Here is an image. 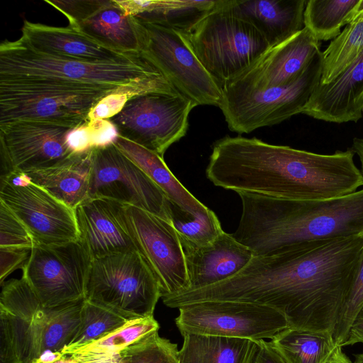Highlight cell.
I'll return each mask as SVG.
<instances>
[{
	"label": "cell",
	"mask_w": 363,
	"mask_h": 363,
	"mask_svg": "<svg viewBox=\"0 0 363 363\" xmlns=\"http://www.w3.org/2000/svg\"><path fill=\"white\" fill-rule=\"evenodd\" d=\"M363 235L254 256L238 274L183 294L185 303L210 300L265 305L281 312L289 328L333 335L357 270Z\"/></svg>",
	"instance_id": "obj_1"
},
{
	"label": "cell",
	"mask_w": 363,
	"mask_h": 363,
	"mask_svg": "<svg viewBox=\"0 0 363 363\" xmlns=\"http://www.w3.org/2000/svg\"><path fill=\"white\" fill-rule=\"evenodd\" d=\"M352 149L318 154L256 138L225 136L212 147L206 177L216 186L278 199L317 201L352 194L363 175Z\"/></svg>",
	"instance_id": "obj_2"
},
{
	"label": "cell",
	"mask_w": 363,
	"mask_h": 363,
	"mask_svg": "<svg viewBox=\"0 0 363 363\" xmlns=\"http://www.w3.org/2000/svg\"><path fill=\"white\" fill-rule=\"evenodd\" d=\"M242 214L232 235L254 256H267L313 243L363 235V189L317 201L289 200L237 192Z\"/></svg>",
	"instance_id": "obj_3"
},
{
	"label": "cell",
	"mask_w": 363,
	"mask_h": 363,
	"mask_svg": "<svg viewBox=\"0 0 363 363\" xmlns=\"http://www.w3.org/2000/svg\"><path fill=\"white\" fill-rule=\"evenodd\" d=\"M0 80H30L111 93L146 86L179 94L162 72L143 55L113 62L55 57L29 47L20 38L0 44Z\"/></svg>",
	"instance_id": "obj_4"
},
{
	"label": "cell",
	"mask_w": 363,
	"mask_h": 363,
	"mask_svg": "<svg viewBox=\"0 0 363 363\" xmlns=\"http://www.w3.org/2000/svg\"><path fill=\"white\" fill-rule=\"evenodd\" d=\"M183 34L203 67L221 87L251 67L270 48L253 25L227 7L226 0H218L190 32Z\"/></svg>",
	"instance_id": "obj_5"
},
{
	"label": "cell",
	"mask_w": 363,
	"mask_h": 363,
	"mask_svg": "<svg viewBox=\"0 0 363 363\" xmlns=\"http://www.w3.org/2000/svg\"><path fill=\"white\" fill-rule=\"evenodd\" d=\"M322 69L320 51L303 72L286 85L256 89L225 84L219 108L229 129L240 134L249 133L301 113L320 83Z\"/></svg>",
	"instance_id": "obj_6"
},
{
	"label": "cell",
	"mask_w": 363,
	"mask_h": 363,
	"mask_svg": "<svg viewBox=\"0 0 363 363\" xmlns=\"http://www.w3.org/2000/svg\"><path fill=\"white\" fill-rule=\"evenodd\" d=\"M160 298L157 279L138 251L92 259L85 299L136 319L153 316Z\"/></svg>",
	"instance_id": "obj_7"
},
{
	"label": "cell",
	"mask_w": 363,
	"mask_h": 363,
	"mask_svg": "<svg viewBox=\"0 0 363 363\" xmlns=\"http://www.w3.org/2000/svg\"><path fill=\"white\" fill-rule=\"evenodd\" d=\"M107 94L29 80H0V124L14 121L52 123L74 128L88 121Z\"/></svg>",
	"instance_id": "obj_8"
},
{
	"label": "cell",
	"mask_w": 363,
	"mask_h": 363,
	"mask_svg": "<svg viewBox=\"0 0 363 363\" xmlns=\"http://www.w3.org/2000/svg\"><path fill=\"white\" fill-rule=\"evenodd\" d=\"M176 325L182 336L187 334L250 339H272L289 328L278 310L255 303L210 300L178 308Z\"/></svg>",
	"instance_id": "obj_9"
},
{
	"label": "cell",
	"mask_w": 363,
	"mask_h": 363,
	"mask_svg": "<svg viewBox=\"0 0 363 363\" xmlns=\"http://www.w3.org/2000/svg\"><path fill=\"white\" fill-rule=\"evenodd\" d=\"M196 106L182 94L145 93L130 98L109 120L119 135L163 157L186 134L189 116Z\"/></svg>",
	"instance_id": "obj_10"
},
{
	"label": "cell",
	"mask_w": 363,
	"mask_h": 363,
	"mask_svg": "<svg viewBox=\"0 0 363 363\" xmlns=\"http://www.w3.org/2000/svg\"><path fill=\"white\" fill-rule=\"evenodd\" d=\"M91 261L79 240L35 244L22 268V277L44 307H55L84 299Z\"/></svg>",
	"instance_id": "obj_11"
},
{
	"label": "cell",
	"mask_w": 363,
	"mask_h": 363,
	"mask_svg": "<svg viewBox=\"0 0 363 363\" xmlns=\"http://www.w3.org/2000/svg\"><path fill=\"white\" fill-rule=\"evenodd\" d=\"M140 22L145 30L141 55L156 66L182 95L198 106L219 107L222 87L203 67L184 35L162 26Z\"/></svg>",
	"instance_id": "obj_12"
},
{
	"label": "cell",
	"mask_w": 363,
	"mask_h": 363,
	"mask_svg": "<svg viewBox=\"0 0 363 363\" xmlns=\"http://www.w3.org/2000/svg\"><path fill=\"white\" fill-rule=\"evenodd\" d=\"M89 197H104L141 208L172 224L165 193L115 144L91 150Z\"/></svg>",
	"instance_id": "obj_13"
},
{
	"label": "cell",
	"mask_w": 363,
	"mask_h": 363,
	"mask_svg": "<svg viewBox=\"0 0 363 363\" xmlns=\"http://www.w3.org/2000/svg\"><path fill=\"white\" fill-rule=\"evenodd\" d=\"M0 201L27 227L35 244L79 241L74 210L30 182L24 173L13 171L1 175Z\"/></svg>",
	"instance_id": "obj_14"
},
{
	"label": "cell",
	"mask_w": 363,
	"mask_h": 363,
	"mask_svg": "<svg viewBox=\"0 0 363 363\" xmlns=\"http://www.w3.org/2000/svg\"><path fill=\"white\" fill-rule=\"evenodd\" d=\"M122 216L137 251L157 279L161 298L188 290L185 255L173 224L124 203Z\"/></svg>",
	"instance_id": "obj_15"
},
{
	"label": "cell",
	"mask_w": 363,
	"mask_h": 363,
	"mask_svg": "<svg viewBox=\"0 0 363 363\" xmlns=\"http://www.w3.org/2000/svg\"><path fill=\"white\" fill-rule=\"evenodd\" d=\"M72 128L23 120L0 124L1 155L6 169L2 175L48 168L77 155L67 143Z\"/></svg>",
	"instance_id": "obj_16"
},
{
	"label": "cell",
	"mask_w": 363,
	"mask_h": 363,
	"mask_svg": "<svg viewBox=\"0 0 363 363\" xmlns=\"http://www.w3.org/2000/svg\"><path fill=\"white\" fill-rule=\"evenodd\" d=\"M43 306L23 277L1 285L0 363H32L38 357L35 323Z\"/></svg>",
	"instance_id": "obj_17"
},
{
	"label": "cell",
	"mask_w": 363,
	"mask_h": 363,
	"mask_svg": "<svg viewBox=\"0 0 363 363\" xmlns=\"http://www.w3.org/2000/svg\"><path fill=\"white\" fill-rule=\"evenodd\" d=\"M123 203L89 197L74 208L79 241L91 259L137 251L122 216Z\"/></svg>",
	"instance_id": "obj_18"
},
{
	"label": "cell",
	"mask_w": 363,
	"mask_h": 363,
	"mask_svg": "<svg viewBox=\"0 0 363 363\" xmlns=\"http://www.w3.org/2000/svg\"><path fill=\"white\" fill-rule=\"evenodd\" d=\"M320 51V42L304 27L269 48L251 67L228 83L256 89L286 85L297 78Z\"/></svg>",
	"instance_id": "obj_19"
},
{
	"label": "cell",
	"mask_w": 363,
	"mask_h": 363,
	"mask_svg": "<svg viewBox=\"0 0 363 363\" xmlns=\"http://www.w3.org/2000/svg\"><path fill=\"white\" fill-rule=\"evenodd\" d=\"M21 33V38L29 47L55 57L113 62L138 56L113 50L70 26L57 27L24 20Z\"/></svg>",
	"instance_id": "obj_20"
},
{
	"label": "cell",
	"mask_w": 363,
	"mask_h": 363,
	"mask_svg": "<svg viewBox=\"0 0 363 363\" xmlns=\"http://www.w3.org/2000/svg\"><path fill=\"white\" fill-rule=\"evenodd\" d=\"M363 111V51L330 83H319L301 113L326 122H357Z\"/></svg>",
	"instance_id": "obj_21"
},
{
	"label": "cell",
	"mask_w": 363,
	"mask_h": 363,
	"mask_svg": "<svg viewBox=\"0 0 363 363\" xmlns=\"http://www.w3.org/2000/svg\"><path fill=\"white\" fill-rule=\"evenodd\" d=\"M182 247L189 279L186 291L209 286L233 277L254 257L247 247L225 232L206 246Z\"/></svg>",
	"instance_id": "obj_22"
},
{
	"label": "cell",
	"mask_w": 363,
	"mask_h": 363,
	"mask_svg": "<svg viewBox=\"0 0 363 363\" xmlns=\"http://www.w3.org/2000/svg\"><path fill=\"white\" fill-rule=\"evenodd\" d=\"M306 0H226L227 7L253 25L270 48L304 28Z\"/></svg>",
	"instance_id": "obj_23"
},
{
	"label": "cell",
	"mask_w": 363,
	"mask_h": 363,
	"mask_svg": "<svg viewBox=\"0 0 363 363\" xmlns=\"http://www.w3.org/2000/svg\"><path fill=\"white\" fill-rule=\"evenodd\" d=\"M70 26L113 50L141 55L145 42L144 27L114 0H106L92 15Z\"/></svg>",
	"instance_id": "obj_24"
},
{
	"label": "cell",
	"mask_w": 363,
	"mask_h": 363,
	"mask_svg": "<svg viewBox=\"0 0 363 363\" xmlns=\"http://www.w3.org/2000/svg\"><path fill=\"white\" fill-rule=\"evenodd\" d=\"M91 150L77 154L53 167L23 173L30 182L74 210L88 198Z\"/></svg>",
	"instance_id": "obj_25"
},
{
	"label": "cell",
	"mask_w": 363,
	"mask_h": 363,
	"mask_svg": "<svg viewBox=\"0 0 363 363\" xmlns=\"http://www.w3.org/2000/svg\"><path fill=\"white\" fill-rule=\"evenodd\" d=\"M127 14L140 21L188 33L217 4L218 0L137 1L114 0Z\"/></svg>",
	"instance_id": "obj_26"
},
{
	"label": "cell",
	"mask_w": 363,
	"mask_h": 363,
	"mask_svg": "<svg viewBox=\"0 0 363 363\" xmlns=\"http://www.w3.org/2000/svg\"><path fill=\"white\" fill-rule=\"evenodd\" d=\"M114 144L165 193L172 203L183 211L197 217L209 210L175 177L163 157L121 135Z\"/></svg>",
	"instance_id": "obj_27"
},
{
	"label": "cell",
	"mask_w": 363,
	"mask_h": 363,
	"mask_svg": "<svg viewBox=\"0 0 363 363\" xmlns=\"http://www.w3.org/2000/svg\"><path fill=\"white\" fill-rule=\"evenodd\" d=\"M178 353V363H250L255 340L187 334Z\"/></svg>",
	"instance_id": "obj_28"
},
{
	"label": "cell",
	"mask_w": 363,
	"mask_h": 363,
	"mask_svg": "<svg viewBox=\"0 0 363 363\" xmlns=\"http://www.w3.org/2000/svg\"><path fill=\"white\" fill-rule=\"evenodd\" d=\"M84 300L43 306L36 318L38 357L46 350L61 352L72 340L81 324Z\"/></svg>",
	"instance_id": "obj_29"
},
{
	"label": "cell",
	"mask_w": 363,
	"mask_h": 363,
	"mask_svg": "<svg viewBox=\"0 0 363 363\" xmlns=\"http://www.w3.org/2000/svg\"><path fill=\"white\" fill-rule=\"evenodd\" d=\"M177 345L152 333L119 350L70 354L76 363H178Z\"/></svg>",
	"instance_id": "obj_30"
},
{
	"label": "cell",
	"mask_w": 363,
	"mask_h": 363,
	"mask_svg": "<svg viewBox=\"0 0 363 363\" xmlns=\"http://www.w3.org/2000/svg\"><path fill=\"white\" fill-rule=\"evenodd\" d=\"M287 363H328L338 346L329 332L286 328L272 339Z\"/></svg>",
	"instance_id": "obj_31"
},
{
	"label": "cell",
	"mask_w": 363,
	"mask_h": 363,
	"mask_svg": "<svg viewBox=\"0 0 363 363\" xmlns=\"http://www.w3.org/2000/svg\"><path fill=\"white\" fill-rule=\"evenodd\" d=\"M363 8V0L307 1L303 23L318 40H333Z\"/></svg>",
	"instance_id": "obj_32"
},
{
	"label": "cell",
	"mask_w": 363,
	"mask_h": 363,
	"mask_svg": "<svg viewBox=\"0 0 363 363\" xmlns=\"http://www.w3.org/2000/svg\"><path fill=\"white\" fill-rule=\"evenodd\" d=\"M363 51V8L322 52L320 83L332 82L347 69Z\"/></svg>",
	"instance_id": "obj_33"
},
{
	"label": "cell",
	"mask_w": 363,
	"mask_h": 363,
	"mask_svg": "<svg viewBox=\"0 0 363 363\" xmlns=\"http://www.w3.org/2000/svg\"><path fill=\"white\" fill-rule=\"evenodd\" d=\"M131 319L104 305L84 298L79 328L72 339L61 351L70 354L121 328Z\"/></svg>",
	"instance_id": "obj_34"
},
{
	"label": "cell",
	"mask_w": 363,
	"mask_h": 363,
	"mask_svg": "<svg viewBox=\"0 0 363 363\" xmlns=\"http://www.w3.org/2000/svg\"><path fill=\"white\" fill-rule=\"evenodd\" d=\"M172 224L182 247L199 248L214 241L224 231L215 213L209 209L193 217L172 203Z\"/></svg>",
	"instance_id": "obj_35"
},
{
	"label": "cell",
	"mask_w": 363,
	"mask_h": 363,
	"mask_svg": "<svg viewBox=\"0 0 363 363\" xmlns=\"http://www.w3.org/2000/svg\"><path fill=\"white\" fill-rule=\"evenodd\" d=\"M159 328V323L154 316L133 319L107 336L82 347L74 353L115 352L158 331Z\"/></svg>",
	"instance_id": "obj_36"
},
{
	"label": "cell",
	"mask_w": 363,
	"mask_h": 363,
	"mask_svg": "<svg viewBox=\"0 0 363 363\" xmlns=\"http://www.w3.org/2000/svg\"><path fill=\"white\" fill-rule=\"evenodd\" d=\"M363 308V246L356 275L345 303L340 313L333 337L342 347L346 341L350 327Z\"/></svg>",
	"instance_id": "obj_37"
},
{
	"label": "cell",
	"mask_w": 363,
	"mask_h": 363,
	"mask_svg": "<svg viewBox=\"0 0 363 363\" xmlns=\"http://www.w3.org/2000/svg\"><path fill=\"white\" fill-rule=\"evenodd\" d=\"M35 240L23 222L0 201V248L31 250Z\"/></svg>",
	"instance_id": "obj_38"
},
{
	"label": "cell",
	"mask_w": 363,
	"mask_h": 363,
	"mask_svg": "<svg viewBox=\"0 0 363 363\" xmlns=\"http://www.w3.org/2000/svg\"><path fill=\"white\" fill-rule=\"evenodd\" d=\"M150 92L164 93L158 89L146 87H128L105 95L90 111L88 120L110 119L118 114L133 96Z\"/></svg>",
	"instance_id": "obj_39"
},
{
	"label": "cell",
	"mask_w": 363,
	"mask_h": 363,
	"mask_svg": "<svg viewBox=\"0 0 363 363\" xmlns=\"http://www.w3.org/2000/svg\"><path fill=\"white\" fill-rule=\"evenodd\" d=\"M62 13L69 21V26L85 20L100 9L106 0H45Z\"/></svg>",
	"instance_id": "obj_40"
},
{
	"label": "cell",
	"mask_w": 363,
	"mask_h": 363,
	"mask_svg": "<svg viewBox=\"0 0 363 363\" xmlns=\"http://www.w3.org/2000/svg\"><path fill=\"white\" fill-rule=\"evenodd\" d=\"M29 250L16 248H0L1 267L0 284L14 270L22 269L27 261Z\"/></svg>",
	"instance_id": "obj_41"
},
{
	"label": "cell",
	"mask_w": 363,
	"mask_h": 363,
	"mask_svg": "<svg viewBox=\"0 0 363 363\" xmlns=\"http://www.w3.org/2000/svg\"><path fill=\"white\" fill-rule=\"evenodd\" d=\"M250 363H287L272 342L255 340V347Z\"/></svg>",
	"instance_id": "obj_42"
},
{
	"label": "cell",
	"mask_w": 363,
	"mask_h": 363,
	"mask_svg": "<svg viewBox=\"0 0 363 363\" xmlns=\"http://www.w3.org/2000/svg\"><path fill=\"white\" fill-rule=\"evenodd\" d=\"M358 343L363 345V308L353 321L347 338L342 345V347L344 346H352Z\"/></svg>",
	"instance_id": "obj_43"
},
{
	"label": "cell",
	"mask_w": 363,
	"mask_h": 363,
	"mask_svg": "<svg viewBox=\"0 0 363 363\" xmlns=\"http://www.w3.org/2000/svg\"><path fill=\"white\" fill-rule=\"evenodd\" d=\"M62 352L50 350H44L32 363H54L63 357Z\"/></svg>",
	"instance_id": "obj_44"
},
{
	"label": "cell",
	"mask_w": 363,
	"mask_h": 363,
	"mask_svg": "<svg viewBox=\"0 0 363 363\" xmlns=\"http://www.w3.org/2000/svg\"><path fill=\"white\" fill-rule=\"evenodd\" d=\"M328 363H354L343 352L342 347L338 345Z\"/></svg>",
	"instance_id": "obj_45"
},
{
	"label": "cell",
	"mask_w": 363,
	"mask_h": 363,
	"mask_svg": "<svg viewBox=\"0 0 363 363\" xmlns=\"http://www.w3.org/2000/svg\"><path fill=\"white\" fill-rule=\"evenodd\" d=\"M351 149L359 157L361 165L360 170L363 175V138H354Z\"/></svg>",
	"instance_id": "obj_46"
},
{
	"label": "cell",
	"mask_w": 363,
	"mask_h": 363,
	"mask_svg": "<svg viewBox=\"0 0 363 363\" xmlns=\"http://www.w3.org/2000/svg\"><path fill=\"white\" fill-rule=\"evenodd\" d=\"M54 363H76L74 358L71 354H64L63 357Z\"/></svg>",
	"instance_id": "obj_47"
},
{
	"label": "cell",
	"mask_w": 363,
	"mask_h": 363,
	"mask_svg": "<svg viewBox=\"0 0 363 363\" xmlns=\"http://www.w3.org/2000/svg\"><path fill=\"white\" fill-rule=\"evenodd\" d=\"M354 363H363V352L360 353H353Z\"/></svg>",
	"instance_id": "obj_48"
}]
</instances>
